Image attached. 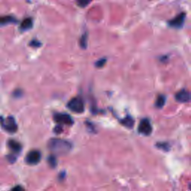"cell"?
<instances>
[{"mask_svg":"<svg viewBox=\"0 0 191 191\" xmlns=\"http://www.w3.org/2000/svg\"><path fill=\"white\" fill-rule=\"evenodd\" d=\"M49 150L57 155H65L72 149V144L68 141L62 139H51L48 143Z\"/></svg>","mask_w":191,"mask_h":191,"instance_id":"cell-1","label":"cell"},{"mask_svg":"<svg viewBox=\"0 0 191 191\" xmlns=\"http://www.w3.org/2000/svg\"><path fill=\"white\" fill-rule=\"evenodd\" d=\"M68 108L70 111L77 114H82L85 111V104L81 97H75L69 102Z\"/></svg>","mask_w":191,"mask_h":191,"instance_id":"cell-2","label":"cell"},{"mask_svg":"<svg viewBox=\"0 0 191 191\" xmlns=\"http://www.w3.org/2000/svg\"><path fill=\"white\" fill-rule=\"evenodd\" d=\"M0 120H1L0 121H1V125H2V127L7 132H10V133H13V132H16V130H17V125H16V121H15L13 117H9L6 120L1 119V117H0Z\"/></svg>","mask_w":191,"mask_h":191,"instance_id":"cell-3","label":"cell"},{"mask_svg":"<svg viewBox=\"0 0 191 191\" xmlns=\"http://www.w3.org/2000/svg\"><path fill=\"white\" fill-rule=\"evenodd\" d=\"M41 159V154L37 150H32L27 154L25 161L28 164L35 165L40 162Z\"/></svg>","mask_w":191,"mask_h":191,"instance_id":"cell-4","label":"cell"},{"mask_svg":"<svg viewBox=\"0 0 191 191\" xmlns=\"http://www.w3.org/2000/svg\"><path fill=\"white\" fill-rule=\"evenodd\" d=\"M54 120L59 125L71 126L73 123V118L67 114H55L54 115Z\"/></svg>","mask_w":191,"mask_h":191,"instance_id":"cell-5","label":"cell"},{"mask_svg":"<svg viewBox=\"0 0 191 191\" xmlns=\"http://www.w3.org/2000/svg\"><path fill=\"white\" fill-rule=\"evenodd\" d=\"M138 131H139L140 133L144 135H149L152 133V128L149 120H147V119L143 120L140 123Z\"/></svg>","mask_w":191,"mask_h":191,"instance_id":"cell-6","label":"cell"},{"mask_svg":"<svg viewBox=\"0 0 191 191\" xmlns=\"http://www.w3.org/2000/svg\"><path fill=\"white\" fill-rule=\"evenodd\" d=\"M185 13H181L169 22V25L173 28H179L183 25L185 19Z\"/></svg>","mask_w":191,"mask_h":191,"instance_id":"cell-7","label":"cell"},{"mask_svg":"<svg viewBox=\"0 0 191 191\" xmlns=\"http://www.w3.org/2000/svg\"><path fill=\"white\" fill-rule=\"evenodd\" d=\"M175 99L179 102H188L190 100V94L186 90H182L175 95Z\"/></svg>","mask_w":191,"mask_h":191,"instance_id":"cell-8","label":"cell"},{"mask_svg":"<svg viewBox=\"0 0 191 191\" xmlns=\"http://www.w3.org/2000/svg\"><path fill=\"white\" fill-rule=\"evenodd\" d=\"M7 145H8V147L10 149V150H12L15 153H19L21 151V149H22V146L19 144V143L16 142L13 140H9Z\"/></svg>","mask_w":191,"mask_h":191,"instance_id":"cell-9","label":"cell"},{"mask_svg":"<svg viewBox=\"0 0 191 191\" xmlns=\"http://www.w3.org/2000/svg\"><path fill=\"white\" fill-rule=\"evenodd\" d=\"M33 25V22L32 19L31 18H26V19H24L22 22H21L20 25V28L23 31H26V30L30 29L31 28Z\"/></svg>","mask_w":191,"mask_h":191,"instance_id":"cell-10","label":"cell"},{"mask_svg":"<svg viewBox=\"0 0 191 191\" xmlns=\"http://www.w3.org/2000/svg\"><path fill=\"white\" fill-rule=\"evenodd\" d=\"M16 22V19L12 16H0V25H6L8 23Z\"/></svg>","mask_w":191,"mask_h":191,"instance_id":"cell-11","label":"cell"},{"mask_svg":"<svg viewBox=\"0 0 191 191\" xmlns=\"http://www.w3.org/2000/svg\"><path fill=\"white\" fill-rule=\"evenodd\" d=\"M134 120L131 117H127L126 118H125L124 120H123L121 121V123L123 125H124L125 126L129 128H132L134 125Z\"/></svg>","mask_w":191,"mask_h":191,"instance_id":"cell-12","label":"cell"},{"mask_svg":"<svg viewBox=\"0 0 191 191\" xmlns=\"http://www.w3.org/2000/svg\"><path fill=\"white\" fill-rule=\"evenodd\" d=\"M165 102H166V97L164 95H160L156 100V107L158 108H161L164 105Z\"/></svg>","mask_w":191,"mask_h":191,"instance_id":"cell-13","label":"cell"},{"mask_svg":"<svg viewBox=\"0 0 191 191\" xmlns=\"http://www.w3.org/2000/svg\"><path fill=\"white\" fill-rule=\"evenodd\" d=\"M91 0H76L77 4L81 7H85L89 4Z\"/></svg>","mask_w":191,"mask_h":191,"instance_id":"cell-14","label":"cell"},{"mask_svg":"<svg viewBox=\"0 0 191 191\" xmlns=\"http://www.w3.org/2000/svg\"><path fill=\"white\" fill-rule=\"evenodd\" d=\"M48 161H49V164H50V166H52V167H55V166H56L57 161L55 156H50V157L48 158Z\"/></svg>","mask_w":191,"mask_h":191,"instance_id":"cell-15","label":"cell"},{"mask_svg":"<svg viewBox=\"0 0 191 191\" xmlns=\"http://www.w3.org/2000/svg\"><path fill=\"white\" fill-rule=\"evenodd\" d=\"M30 45H31V46H33V47H39V46H40V43L39 41H37V40H32V41L31 42V43H30Z\"/></svg>","mask_w":191,"mask_h":191,"instance_id":"cell-16","label":"cell"},{"mask_svg":"<svg viewBox=\"0 0 191 191\" xmlns=\"http://www.w3.org/2000/svg\"><path fill=\"white\" fill-rule=\"evenodd\" d=\"M106 62V60L105 59H102V60H99L97 63H96V67H103L104 64H105Z\"/></svg>","mask_w":191,"mask_h":191,"instance_id":"cell-17","label":"cell"},{"mask_svg":"<svg viewBox=\"0 0 191 191\" xmlns=\"http://www.w3.org/2000/svg\"><path fill=\"white\" fill-rule=\"evenodd\" d=\"M86 39H87L86 35H85V36H83V37H82V40H81V45H82V47H84V48L86 47V44H87Z\"/></svg>","mask_w":191,"mask_h":191,"instance_id":"cell-18","label":"cell"},{"mask_svg":"<svg viewBox=\"0 0 191 191\" xmlns=\"http://www.w3.org/2000/svg\"><path fill=\"white\" fill-rule=\"evenodd\" d=\"M12 190H23V188L21 187H19V186H17V187H13Z\"/></svg>","mask_w":191,"mask_h":191,"instance_id":"cell-19","label":"cell"}]
</instances>
